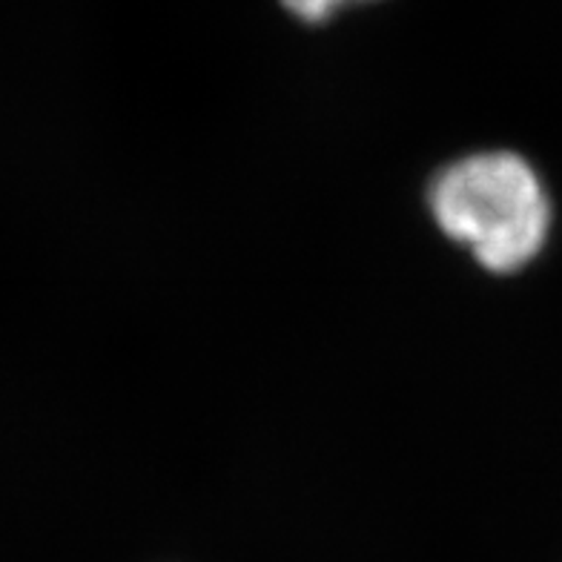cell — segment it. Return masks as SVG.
Here are the masks:
<instances>
[{
  "label": "cell",
  "instance_id": "obj_1",
  "mask_svg": "<svg viewBox=\"0 0 562 562\" xmlns=\"http://www.w3.org/2000/svg\"><path fill=\"white\" fill-rule=\"evenodd\" d=\"M445 236L491 273H519L548 245L554 207L540 172L510 149H482L445 164L428 187Z\"/></svg>",
  "mask_w": 562,
  "mask_h": 562
},
{
  "label": "cell",
  "instance_id": "obj_2",
  "mask_svg": "<svg viewBox=\"0 0 562 562\" xmlns=\"http://www.w3.org/2000/svg\"><path fill=\"white\" fill-rule=\"evenodd\" d=\"M364 3H376V0H281V7L304 23H325L345 9L364 7Z\"/></svg>",
  "mask_w": 562,
  "mask_h": 562
}]
</instances>
